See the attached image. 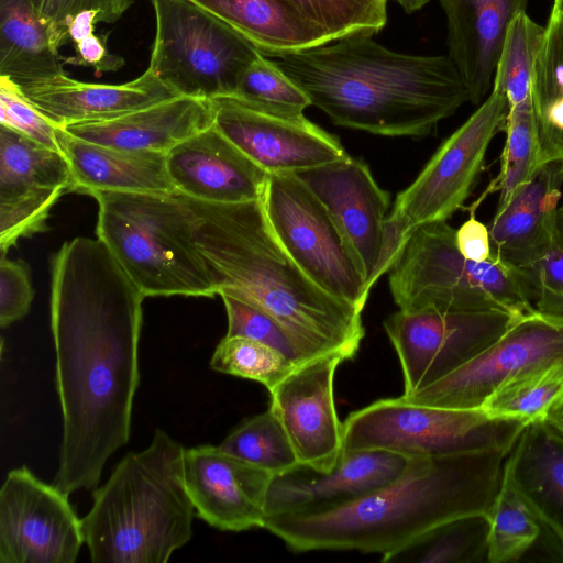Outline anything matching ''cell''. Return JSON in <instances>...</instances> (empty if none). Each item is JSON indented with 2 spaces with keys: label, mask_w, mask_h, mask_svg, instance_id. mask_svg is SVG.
Masks as SVG:
<instances>
[{
  "label": "cell",
  "mask_w": 563,
  "mask_h": 563,
  "mask_svg": "<svg viewBox=\"0 0 563 563\" xmlns=\"http://www.w3.org/2000/svg\"><path fill=\"white\" fill-rule=\"evenodd\" d=\"M145 296L100 239L65 242L52 261L51 328L63 417L53 484L92 489L130 438Z\"/></svg>",
  "instance_id": "1"
},
{
  "label": "cell",
  "mask_w": 563,
  "mask_h": 563,
  "mask_svg": "<svg viewBox=\"0 0 563 563\" xmlns=\"http://www.w3.org/2000/svg\"><path fill=\"white\" fill-rule=\"evenodd\" d=\"M269 58L333 123L373 134L426 136L470 101L448 55L394 52L368 34Z\"/></svg>",
  "instance_id": "2"
},
{
  "label": "cell",
  "mask_w": 563,
  "mask_h": 563,
  "mask_svg": "<svg viewBox=\"0 0 563 563\" xmlns=\"http://www.w3.org/2000/svg\"><path fill=\"white\" fill-rule=\"evenodd\" d=\"M508 455L485 450L411 457L395 481L361 498L319 512L267 516L263 528L294 552L383 556L444 521L487 514Z\"/></svg>",
  "instance_id": "3"
},
{
  "label": "cell",
  "mask_w": 563,
  "mask_h": 563,
  "mask_svg": "<svg viewBox=\"0 0 563 563\" xmlns=\"http://www.w3.org/2000/svg\"><path fill=\"white\" fill-rule=\"evenodd\" d=\"M217 294L232 288L273 316L311 356L352 360L365 335L356 307L319 287L275 235L261 199L214 203L185 196Z\"/></svg>",
  "instance_id": "4"
},
{
  "label": "cell",
  "mask_w": 563,
  "mask_h": 563,
  "mask_svg": "<svg viewBox=\"0 0 563 563\" xmlns=\"http://www.w3.org/2000/svg\"><path fill=\"white\" fill-rule=\"evenodd\" d=\"M185 448L156 429L151 444L128 453L81 519L95 563H165L192 537L195 507L185 485Z\"/></svg>",
  "instance_id": "5"
},
{
  "label": "cell",
  "mask_w": 563,
  "mask_h": 563,
  "mask_svg": "<svg viewBox=\"0 0 563 563\" xmlns=\"http://www.w3.org/2000/svg\"><path fill=\"white\" fill-rule=\"evenodd\" d=\"M97 238L145 297H213L217 289L195 240L197 217L174 194L96 191Z\"/></svg>",
  "instance_id": "6"
},
{
  "label": "cell",
  "mask_w": 563,
  "mask_h": 563,
  "mask_svg": "<svg viewBox=\"0 0 563 563\" xmlns=\"http://www.w3.org/2000/svg\"><path fill=\"white\" fill-rule=\"evenodd\" d=\"M388 284L400 310L417 312L505 311L526 316L536 311L520 271L495 256L466 260L455 244V229L446 221L418 227L388 271Z\"/></svg>",
  "instance_id": "7"
},
{
  "label": "cell",
  "mask_w": 563,
  "mask_h": 563,
  "mask_svg": "<svg viewBox=\"0 0 563 563\" xmlns=\"http://www.w3.org/2000/svg\"><path fill=\"white\" fill-rule=\"evenodd\" d=\"M528 422L497 418L482 409H453L380 399L342 423V452L382 450L433 457L495 450L509 454Z\"/></svg>",
  "instance_id": "8"
},
{
  "label": "cell",
  "mask_w": 563,
  "mask_h": 563,
  "mask_svg": "<svg viewBox=\"0 0 563 563\" xmlns=\"http://www.w3.org/2000/svg\"><path fill=\"white\" fill-rule=\"evenodd\" d=\"M155 37L148 67L176 95L233 96L260 49L189 0H151Z\"/></svg>",
  "instance_id": "9"
},
{
  "label": "cell",
  "mask_w": 563,
  "mask_h": 563,
  "mask_svg": "<svg viewBox=\"0 0 563 563\" xmlns=\"http://www.w3.org/2000/svg\"><path fill=\"white\" fill-rule=\"evenodd\" d=\"M504 93L492 90L476 111L437 150L393 203L386 220L383 274L388 273L418 227L446 221L461 209L482 170L488 146L505 129Z\"/></svg>",
  "instance_id": "10"
},
{
  "label": "cell",
  "mask_w": 563,
  "mask_h": 563,
  "mask_svg": "<svg viewBox=\"0 0 563 563\" xmlns=\"http://www.w3.org/2000/svg\"><path fill=\"white\" fill-rule=\"evenodd\" d=\"M290 257L319 287L358 310L369 290L362 267L324 205L296 174H269L261 197Z\"/></svg>",
  "instance_id": "11"
},
{
  "label": "cell",
  "mask_w": 563,
  "mask_h": 563,
  "mask_svg": "<svg viewBox=\"0 0 563 563\" xmlns=\"http://www.w3.org/2000/svg\"><path fill=\"white\" fill-rule=\"evenodd\" d=\"M523 316L505 311L400 310L384 321L399 358L404 394L411 395L471 361Z\"/></svg>",
  "instance_id": "12"
},
{
  "label": "cell",
  "mask_w": 563,
  "mask_h": 563,
  "mask_svg": "<svg viewBox=\"0 0 563 563\" xmlns=\"http://www.w3.org/2000/svg\"><path fill=\"white\" fill-rule=\"evenodd\" d=\"M558 362H563V319L534 311L450 375L400 398L417 405L477 409L506 382Z\"/></svg>",
  "instance_id": "13"
},
{
  "label": "cell",
  "mask_w": 563,
  "mask_h": 563,
  "mask_svg": "<svg viewBox=\"0 0 563 563\" xmlns=\"http://www.w3.org/2000/svg\"><path fill=\"white\" fill-rule=\"evenodd\" d=\"M68 496L25 466L10 471L0 489V562L74 563L85 540Z\"/></svg>",
  "instance_id": "14"
},
{
  "label": "cell",
  "mask_w": 563,
  "mask_h": 563,
  "mask_svg": "<svg viewBox=\"0 0 563 563\" xmlns=\"http://www.w3.org/2000/svg\"><path fill=\"white\" fill-rule=\"evenodd\" d=\"M210 102L213 125L267 174H297L349 156L303 114L265 110L235 96Z\"/></svg>",
  "instance_id": "15"
},
{
  "label": "cell",
  "mask_w": 563,
  "mask_h": 563,
  "mask_svg": "<svg viewBox=\"0 0 563 563\" xmlns=\"http://www.w3.org/2000/svg\"><path fill=\"white\" fill-rule=\"evenodd\" d=\"M296 175L330 212L372 289L383 275L389 194L378 186L367 164L350 155Z\"/></svg>",
  "instance_id": "16"
},
{
  "label": "cell",
  "mask_w": 563,
  "mask_h": 563,
  "mask_svg": "<svg viewBox=\"0 0 563 563\" xmlns=\"http://www.w3.org/2000/svg\"><path fill=\"white\" fill-rule=\"evenodd\" d=\"M344 358L318 356L295 368L269 393V409L284 427L299 463L318 471L335 466L343 428L333 394L334 375Z\"/></svg>",
  "instance_id": "17"
},
{
  "label": "cell",
  "mask_w": 563,
  "mask_h": 563,
  "mask_svg": "<svg viewBox=\"0 0 563 563\" xmlns=\"http://www.w3.org/2000/svg\"><path fill=\"white\" fill-rule=\"evenodd\" d=\"M408 459L382 450L342 452L329 471L298 463L271 481L267 516L310 514L349 504L395 481Z\"/></svg>",
  "instance_id": "18"
},
{
  "label": "cell",
  "mask_w": 563,
  "mask_h": 563,
  "mask_svg": "<svg viewBox=\"0 0 563 563\" xmlns=\"http://www.w3.org/2000/svg\"><path fill=\"white\" fill-rule=\"evenodd\" d=\"M273 476L219 445L185 449V485L195 510L208 525L222 531L263 528Z\"/></svg>",
  "instance_id": "19"
},
{
  "label": "cell",
  "mask_w": 563,
  "mask_h": 563,
  "mask_svg": "<svg viewBox=\"0 0 563 563\" xmlns=\"http://www.w3.org/2000/svg\"><path fill=\"white\" fill-rule=\"evenodd\" d=\"M167 168L179 194L214 203L261 199L269 175L213 124L170 150Z\"/></svg>",
  "instance_id": "20"
},
{
  "label": "cell",
  "mask_w": 563,
  "mask_h": 563,
  "mask_svg": "<svg viewBox=\"0 0 563 563\" xmlns=\"http://www.w3.org/2000/svg\"><path fill=\"white\" fill-rule=\"evenodd\" d=\"M562 185L563 159L545 162L496 210L487 227L497 260L519 271L551 250Z\"/></svg>",
  "instance_id": "21"
},
{
  "label": "cell",
  "mask_w": 563,
  "mask_h": 563,
  "mask_svg": "<svg viewBox=\"0 0 563 563\" xmlns=\"http://www.w3.org/2000/svg\"><path fill=\"white\" fill-rule=\"evenodd\" d=\"M18 87L57 128L114 119L178 96L150 67L119 85L82 82L63 73Z\"/></svg>",
  "instance_id": "22"
},
{
  "label": "cell",
  "mask_w": 563,
  "mask_h": 563,
  "mask_svg": "<svg viewBox=\"0 0 563 563\" xmlns=\"http://www.w3.org/2000/svg\"><path fill=\"white\" fill-rule=\"evenodd\" d=\"M446 18L448 56L459 70L470 102L479 104L493 88L497 62L512 20L529 0H439Z\"/></svg>",
  "instance_id": "23"
},
{
  "label": "cell",
  "mask_w": 563,
  "mask_h": 563,
  "mask_svg": "<svg viewBox=\"0 0 563 563\" xmlns=\"http://www.w3.org/2000/svg\"><path fill=\"white\" fill-rule=\"evenodd\" d=\"M212 124L210 100L177 96L114 119L75 123L63 129L102 145L168 154Z\"/></svg>",
  "instance_id": "24"
},
{
  "label": "cell",
  "mask_w": 563,
  "mask_h": 563,
  "mask_svg": "<svg viewBox=\"0 0 563 563\" xmlns=\"http://www.w3.org/2000/svg\"><path fill=\"white\" fill-rule=\"evenodd\" d=\"M60 152L69 163L74 191L174 194L167 154L112 147L77 137L57 128Z\"/></svg>",
  "instance_id": "25"
},
{
  "label": "cell",
  "mask_w": 563,
  "mask_h": 563,
  "mask_svg": "<svg viewBox=\"0 0 563 563\" xmlns=\"http://www.w3.org/2000/svg\"><path fill=\"white\" fill-rule=\"evenodd\" d=\"M505 465L518 493L563 555V434L545 419L529 422Z\"/></svg>",
  "instance_id": "26"
},
{
  "label": "cell",
  "mask_w": 563,
  "mask_h": 563,
  "mask_svg": "<svg viewBox=\"0 0 563 563\" xmlns=\"http://www.w3.org/2000/svg\"><path fill=\"white\" fill-rule=\"evenodd\" d=\"M64 44L29 0H0V76L16 86L63 74Z\"/></svg>",
  "instance_id": "27"
},
{
  "label": "cell",
  "mask_w": 563,
  "mask_h": 563,
  "mask_svg": "<svg viewBox=\"0 0 563 563\" xmlns=\"http://www.w3.org/2000/svg\"><path fill=\"white\" fill-rule=\"evenodd\" d=\"M254 44L264 56L331 42L277 0H189Z\"/></svg>",
  "instance_id": "28"
},
{
  "label": "cell",
  "mask_w": 563,
  "mask_h": 563,
  "mask_svg": "<svg viewBox=\"0 0 563 563\" xmlns=\"http://www.w3.org/2000/svg\"><path fill=\"white\" fill-rule=\"evenodd\" d=\"M55 189L74 191L64 154L0 124V199Z\"/></svg>",
  "instance_id": "29"
},
{
  "label": "cell",
  "mask_w": 563,
  "mask_h": 563,
  "mask_svg": "<svg viewBox=\"0 0 563 563\" xmlns=\"http://www.w3.org/2000/svg\"><path fill=\"white\" fill-rule=\"evenodd\" d=\"M531 86L540 165L563 159V13L549 18Z\"/></svg>",
  "instance_id": "30"
},
{
  "label": "cell",
  "mask_w": 563,
  "mask_h": 563,
  "mask_svg": "<svg viewBox=\"0 0 563 563\" xmlns=\"http://www.w3.org/2000/svg\"><path fill=\"white\" fill-rule=\"evenodd\" d=\"M489 519L473 514L444 521L400 549L382 556L385 563L487 562Z\"/></svg>",
  "instance_id": "31"
},
{
  "label": "cell",
  "mask_w": 563,
  "mask_h": 563,
  "mask_svg": "<svg viewBox=\"0 0 563 563\" xmlns=\"http://www.w3.org/2000/svg\"><path fill=\"white\" fill-rule=\"evenodd\" d=\"M544 34L545 26L527 12L517 15L508 27L492 90L506 96L509 109L533 107L532 75Z\"/></svg>",
  "instance_id": "32"
},
{
  "label": "cell",
  "mask_w": 563,
  "mask_h": 563,
  "mask_svg": "<svg viewBox=\"0 0 563 563\" xmlns=\"http://www.w3.org/2000/svg\"><path fill=\"white\" fill-rule=\"evenodd\" d=\"M487 516L490 525L489 563L519 561L540 536L541 525L518 493L505 464L500 486Z\"/></svg>",
  "instance_id": "33"
},
{
  "label": "cell",
  "mask_w": 563,
  "mask_h": 563,
  "mask_svg": "<svg viewBox=\"0 0 563 563\" xmlns=\"http://www.w3.org/2000/svg\"><path fill=\"white\" fill-rule=\"evenodd\" d=\"M563 398V362L536 368L496 388L479 409L497 418L526 422L545 419Z\"/></svg>",
  "instance_id": "34"
},
{
  "label": "cell",
  "mask_w": 563,
  "mask_h": 563,
  "mask_svg": "<svg viewBox=\"0 0 563 563\" xmlns=\"http://www.w3.org/2000/svg\"><path fill=\"white\" fill-rule=\"evenodd\" d=\"M277 1L294 16L331 42L356 34L373 35L387 21V0Z\"/></svg>",
  "instance_id": "35"
},
{
  "label": "cell",
  "mask_w": 563,
  "mask_h": 563,
  "mask_svg": "<svg viewBox=\"0 0 563 563\" xmlns=\"http://www.w3.org/2000/svg\"><path fill=\"white\" fill-rule=\"evenodd\" d=\"M219 446L274 475L299 463L284 427L271 409L244 420Z\"/></svg>",
  "instance_id": "36"
},
{
  "label": "cell",
  "mask_w": 563,
  "mask_h": 563,
  "mask_svg": "<svg viewBox=\"0 0 563 563\" xmlns=\"http://www.w3.org/2000/svg\"><path fill=\"white\" fill-rule=\"evenodd\" d=\"M506 142L497 178L499 197L496 210L503 208L518 187L540 166L539 136L533 107L509 109Z\"/></svg>",
  "instance_id": "37"
},
{
  "label": "cell",
  "mask_w": 563,
  "mask_h": 563,
  "mask_svg": "<svg viewBox=\"0 0 563 563\" xmlns=\"http://www.w3.org/2000/svg\"><path fill=\"white\" fill-rule=\"evenodd\" d=\"M210 367L258 382L271 391L298 366L268 345L244 336L225 335L212 354Z\"/></svg>",
  "instance_id": "38"
},
{
  "label": "cell",
  "mask_w": 563,
  "mask_h": 563,
  "mask_svg": "<svg viewBox=\"0 0 563 563\" xmlns=\"http://www.w3.org/2000/svg\"><path fill=\"white\" fill-rule=\"evenodd\" d=\"M218 295L227 311V336H244L268 345L297 366L313 360L280 322L249 298L232 288H221Z\"/></svg>",
  "instance_id": "39"
},
{
  "label": "cell",
  "mask_w": 563,
  "mask_h": 563,
  "mask_svg": "<svg viewBox=\"0 0 563 563\" xmlns=\"http://www.w3.org/2000/svg\"><path fill=\"white\" fill-rule=\"evenodd\" d=\"M233 96L255 107L288 114H303L312 106L306 91L263 54L245 69Z\"/></svg>",
  "instance_id": "40"
},
{
  "label": "cell",
  "mask_w": 563,
  "mask_h": 563,
  "mask_svg": "<svg viewBox=\"0 0 563 563\" xmlns=\"http://www.w3.org/2000/svg\"><path fill=\"white\" fill-rule=\"evenodd\" d=\"M64 190H44L0 199V251H8L21 238L47 230L46 220Z\"/></svg>",
  "instance_id": "41"
},
{
  "label": "cell",
  "mask_w": 563,
  "mask_h": 563,
  "mask_svg": "<svg viewBox=\"0 0 563 563\" xmlns=\"http://www.w3.org/2000/svg\"><path fill=\"white\" fill-rule=\"evenodd\" d=\"M0 124L47 147L59 150L57 126L10 79L0 76Z\"/></svg>",
  "instance_id": "42"
},
{
  "label": "cell",
  "mask_w": 563,
  "mask_h": 563,
  "mask_svg": "<svg viewBox=\"0 0 563 563\" xmlns=\"http://www.w3.org/2000/svg\"><path fill=\"white\" fill-rule=\"evenodd\" d=\"M519 271L536 311L563 319V252L554 244L545 255Z\"/></svg>",
  "instance_id": "43"
},
{
  "label": "cell",
  "mask_w": 563,
  "mask_h": 563,
  "mask_svg": "<svg viewBox=\"0 0 563 563\" xmlns=\"http://www.w3.org/2000/svg\"><path fill=\"white\" fill-rule=\"evenodd\" d=\"M34 10L52 26L63 44L68 38V23L85 10L99 12V22L114 23L133 4V0H29Z\"/></svg>",
  "instance_id": "44"
},
{
  "label": "cell",
  "mask_w": 563,
  "mask_h": 563,
  "mask_svg": "<svg viewBox=\"0 0 563 563\" xmlns=\"http://www.w3.org/2000/svg\"><path fill=\"white\" fill-rule=\"evenodd\" d=\"M34 290L27 265L11 261L7 253L0 256V324L9 327L22 319L30 309Z\"/></svg>",
  "instance_id": "45"
},
{
  "label": "cell",
  "mask_w": 563,
  "mask_h": 563,
  "mask_svg": "<svg viewBox=\"0 0 563 563\" xmlns=\"http://www.w3.org/2000/svg\"><path fill=\"white\" fill-rule=\"evenodd\" d=\"M455 244L470 261L485 262L494 256L488 227L477 220L474 212L455 230Z\"/></svg>",
  "instance_id": "46"
},
{
  "label": "cell",
  "mask_w": 563,
  "mask_h": 563,
  "mask_svg": "<svg viewBox=\"0 0 563 563\" xmlns=\"http://www.w3.org/2000/svg\"><path fill=\"white\" fill-rule=\"evenodd\" d=\"M76 56L66 58V63L91 66L96 74L115 71L124 65L121 56L109 54L104 38L95 33L74 44Z\"/></svg>",
  "instance_id": "47"
},
{
  "label": "cell",
  "mask_w": 563,
  "mask_h": 563,
  "mask_svg": "<svg viewBox=\"0 0 563 563\" xmlns=\"http://www.w3.org/2000/svg\"><path fill=\"white\" fill-rule=\"evenodd\" d=\"M99 23V12L85 10L75 14L68 23V38L76 44L93 34L95 25Z\"/></svg>",
  "instance_id": "48"
},
{
  "label": "cell",
  "mask_w": 563,
  "mask_h": 563,
  "mask_svg": "<svg viewBox=\"0 0 563 563\" xmlns=\"http://www.w3.org/2000/svg\"><path fill=\"white\" fill-rule=\"evenodd\" d=\"M545 420L563 434V398L553 406Z\"/></svg>",
  "instance_id": "49"
},
{
  "label": "cell",
  "mask_w": 563,
  "mask_h": 563,
  "mask_svg": "<svg viewBox=\"0 0 563 563\" xmlns=\"http://www.w3.org/2000/svg\"><path fill=\"white\" fill-rule=\"evenodd\" d=\"M553 235L555 245L563 252V205L558 207L554 216Z\"/></svg>",
  "instance_id": "50"
},
{
  "label": "cell",
  "mask_w": 563,
  "mask_h": 563,
  "mask_svg": "<svg viewBox=\"0 0 563 563\" xmlns=\"http://www.w3.org/2000/svg\"><path fill=\"white\" fill-rule=\"evenodd\" d=\"M406 13H412L422 9L430 0H394Z\"/></svg>",
  "instance_id": "51"
},
{
  "label": "cell",
  "mask_w": 563,
  "mask_h": 563,
  "mask_svg": "<svg viewBox=\"0 0 563 563\" xmlns=\"http://www.w3.org/2000/svg\"><path fill=\"white\" fill-rule=\"evenodd\" d=\"M562 13H563V0H553L549 18H555Z\"/></svg>",
  "instance_id": "52"
}]
</instances>
